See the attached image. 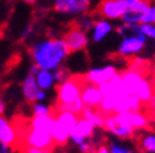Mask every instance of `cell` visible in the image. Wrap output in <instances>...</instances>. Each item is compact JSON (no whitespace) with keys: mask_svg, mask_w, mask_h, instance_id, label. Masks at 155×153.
<instances>
[{"mask_svg":"<svg viewBox=\"0 0 155 153\" xmlns=\"http://www.w3.org/2000/svg\"><path fill=\"white\" fill-rule=\"evenodd\" d=\"M95 21H96V18L92 15H90L89 12H86V14H83V15L76 17L75 26H78V27L81 28L85 32H90L91 28L95 25Z\"/></svg>","mask_w":155,"mask_h":153,"instance_id":"24","label":"cell"},{"mask_svg":"<svg viewBox=\"0 0 155 153\" xmlns=\"http://www.w3.org/2000/svg\"><path fill=\"white\" fill-rule=\"evenodd\" d=\"M121 75H122V80L124 83V88H126L128 94H135L137 88L139 87V85L145 79L143 72L135 70V69H132V67L123 71Z\"/></svg>","mask_w":155,"mask_h":153,"instance_id":"13","label":"cell"},{"mask_svg":"<svg viewBox=\"0 0 155 153\" xmlns=\"http://www.w3.org/2000/svg\"><path fill=\"white\" fill-rule=\"evenodd\" d=\"M36 81L37 85L41 89H51L55 85V79H54V73L52 70L47 69H38L36 73Z\"/></svg>","mask_w":155,"mask_h":153,"instance_id":"19","label":"cell"},{"mask_svg":"<svg viewBox=\"0 0 155 153\" xmlns=\"http://www.w3.org/2000/svg\"><path fill=\"white\" fill-rule=\"evenodd\" d=\"M51 135H52L54 145H58V146H64V145H67L70 141V133H69V131L57 119L54 120L53 126L51 129Z\"/></svg>","mask_w":155,"mask_h":153,"instance_id":"16","label":"cell"},{"mask_svg":"<svg viewBox=\"0 0 155 153\" xmlns=\"http://www.w3.org/2000/svg\"><path fill=\"white\" fill-rule=\"evenodd\" d=\"M41 88L38 87L36 81V75L32 72H28L22 82V94L27 102H36L37 93Z\"/></svg>","mask_w":155,"mask_h":153,"instance_id":"14","label":"cell"},{"mask_svg":"<svg viewBox=\"0 0 155 153\" xmlns=\"http://www.w3.org/2000/svg\"><path fill=\"white\" fill-rule=\"evenodd\" d=\"M54 142L51 135V131L32 129L28 126V130L25 133L24 147H36L43 149H52Z\"/></svg>","mask_w":155,"mask_h":153,"instance_id":"7","label":"cell"},{"mask_svg":"<svg viewBox=\"0 0 155 153\" xmlns=\"http://www.w3.org/2000/svg\"><path fill=\"white\" fill-rule=\"evenodd\" d=\"M80 115L84 117V118H86L95 127H104L105 126L106 114H104L99 108H89V107H85Z\"/></svg>","mask_w":155,"mask_h":153,"instance_id":"18","label":"cell"},{"mask_svg":"<svg viewBox=\"0 0 155 153\" xmlns=\"http://www.w3.org/2000/svg\"><path fill=\"white\" fill-rule=\"evenodd\" d=\"M148 41V38L142 33V34H128L122 37V39L117 47V53L121 56L128 58V56H134L139 54Z\"/></svg>","mask_w":155,"mask_h":153,"instance_id":"5","label":"cell"},{"mask_svg":"<svg viewBox=\"0 0 155 153\" xmlns=\"http://www.w3.org/2000/svg\"><path fill=\"white\" fill-rule=\"evenodd\" d=\"M147 104H148V108L151 111V114H155V93L151 95V98L148 101Z\"/></svg>","mask_w":155,"mask_h":153,"instance_id":"35","label":"cell"},{"mask_svg":"<svg viewBox=\"0 0 155 153\" xmlns=\"http://www.w3.org/2000/svg\"><path fill=\"white\" fill-rule=\"evenodd\" d=\"M57 12L67 16H80L90 12L94 0H52Z\"/></svg>","mask_w":155,"mask_h":153,"instance_id":"4","label":"cell"},{"mask_svg":"<svg viewBox=\"0 0 155 153\" xmlns=\"http://www.w3.org/2000/svg\"><path fill=\"white\" fill-rule=\"evenodd\" d=\"M142 16L143 14L137 11V10H134V9H130L128 8L126 10V12L123 14L122 16V22L124 23H129V25H137V23H140L142 22Z\"/></svg>","mask_w":155,"mask_h":153,"instance_id":"25","label":"cell"},{"mask_svg":"<svg viewBox=\"0 0 155 153\" xmlns=\"http://www.w3.org/2000/svg\"><path fill=\"white\" fill-rule=\"evenodd\" d=\"M140 23H155V3H150L149 8L142 16Z\"/></svg>","mask_w":155,"mask_h":153,"instance_id":"28","label":"cell"},{"mask_svg":"<svg viewBox=\"0 0 155 153\" xmlns=\"http://www.w3.org/2000/svg\"><path fill=\"white\" fill-rule=\"evenodd\" d=\"M123 2L127 4V6H128V8H130V6H133L135 3H137L138 0H123Z\"/></svg>","mask_w":155,"mask_h":153,"instance_id":"41","label":"cell"},{"mask_svg":"<svg viewBox=\"0 0 155 153\" xmlns=\"http://www.w3.org/2000/svg\"><path fill=\"white\" fill-rule=\"evenodd\" d=\"M5 109H6L5 102H4V99L2 97H0V115H3V114L5 113Z\"/></svg>","mask_w":155,"mask_h":153,"instance_id":"40","label":"cell"},{"mask_svg":"<svg viewBox=\"0 0 155 153\" xmlns=\"http://www.w3.org/2000/svg\"><path fill=\"white\" fill-rule=\"evenodd\" d=\"M0 2H2V0H0Z\"/></svg>","mask_w":155,"mask_h":153,"instance_id":"46","label":"cell"},{"mask_svg":"<svg viewBox=\"0 0 155 153\" xmlns=\"http://www.w3.org/2000/svg\"><path fill=\"white\" fill-rule=\"evenodd\" d=\"M81 99L85 107L99 108L104 99V94L99 86L92 85L85 80V82L81 83Z\"/></svg>","mask_w":155,"mask_h":153,"instance_id":"10","label":"cell"},{"mask_svg":"<svg viewBox=\"0 0 155 153\" xmlns=\"http://www.w3.org/2000/svg\"><path fill=\"white\" fill-rule=\"evenodd\" d=\"M110 151H111V153H135L134 151H132L127 147H123L121 145H117V143H111Z\"/></svg>","mask_w":155,"mask_h":153,"instance_id":"31","label":"cell"},{"mask_svg":"<svg viewBox=\"0 0 155 153\" xmlns=\"http://www.w3.org/2000/svg\"><path fill=\"white\" fill-rule=\"evenodd\" d=\"M22 3H25V4H30V5H32V4H35L37 0H21Z\"/></svg>","mask_w":155,"mask_h":153,"instance_id":"42","label":"cell"},{"mask_svg":"<svg viewBox=\"0 0 155 153\" xmlns=\"http://www.w3.org/2000/svg\"><path fill=\"white\" fill-rule=\"evenodd\" d=\"M32 114L33 115H49V114H52V110L48 105L43 104L42 102H36L32 105Z\"/></svg>","mask_w":155,"mask_h":153,"instance_id":"27","label":"cell"},{"mask_svg":"<svg viewBox=\"0 0 155 153\" xmlns=\"http://www.w3.org/2000/svg\"><path fill=\"white\" fill-rule=\"evenodd\" d=\"M54 117L69 131V133H71L75 130L78 119H79V115H76V114H74L69 110H57V114Z\"/></svg>","mask_w":155,"mask_h":153,"instance_id":"17","label":"cell"},{"mask_svg":"<svg viewBox=\"0 0 155 153\" xmlns=\"http://www.w3.org/2000/svg\"><path fill=\"white\" fill-rule=\"evenodd\" d=\"M57 110H69L80 115L85 108L81 99V83L74 77H69L67 81L59 83L57 88Z\"/></svg>","mask_w":155,"mask_h":153,"instance_id":"2","label":"cell"},{"mask_svg":"<svg viewBox=\"0 0 155 153\" xmlns=\"http://www.w3.org/2000/svg\"><path fill=\"white\" fill-rule=\"evenodd\" d=\"M63 39L65 41L70 53H76V52L84 50L89 44L87 32L83 31L81 28H79L75 25L69 27V30L65 32V34L63 37Z\"/></svg>","mask_w":155,"mask_h":153,"instance_id":"8","label":"cell"},{"mask_svg":"<svg viewBox=\"0 0 155 153\" xmlns=\"http://www.w3.org/2000/svg\"><path fill=\"white\" fill-rule=\"evenodd\" d=\"M30 54L36 66L54 71L64 64L70 52L63 38H45L31 47Z\"/></svg>","mask_w":155,"mask_h":153,"instance_id":"1","label":"cell"},{"mask_svg":"<svg viewBox=\"0 0 155 153\" xmlns=\"http://www.w3.org/2000/svg\"><path fill=\"white\" fill-rule=\"evenodd\" d=\"M143 102L135 94H127L118 102L117 107L114 109V113L120 111H140Z\"/></svg>","mask_w":155,"mask_h":153,"instance_id":"15","label":"cell"},{"mask_svg":"<svg viewBox=\"0 0 155 153\" xmlns=\"http://www.w3.org/2000/svg\"><path fill=\"white\" fill-rule=\"evenodd\" d=\"M154 93H155V82H154Z\"/></svg>","mask_w":155,"mask_h":153,"instance_id":"43","label":"cell"},{"mask_svg":"<svg viewBox=\"0 0 155 153\" xmlns=\"http://www.w3.org/2000/svg\"><path fill=\"white\" fill-rule=\"evenodd\" d=\"M129 124L134 130H143L149 125V119L140 111H129Z\"/></svg>","mask_w":155,"mask_h":153,"instance_id":"23","label":"cell"},{"mask_svg":"<svg viewBox=\"0 0 155 153\" xmlns=\"http://www.w3.org/2000/svg\"><path fill=\"white\" fill-rule=\"evenodd\" d=\"M53 73H54V79H55L57 83H62V82H64V81H67L69 79L68 70L65 67H63V66H61V67H58L57 70H54Z\"/></svg>","mask_w":155,"mask_h":153,"instance_id":"29","label":"cell"},{"mask_svg":"<svg viewBox=\"0 0 155 153\" xmlns=\"http://www.w3.org/2000/svg\"><path fill=\"white\" fill-rule=\"evenodd\" d=\"M54 120H55V117L52 115V114H49V115H33V118L30 120L28 126L32 129L51 131Z\"/></svg>","mask_w":155,"mask_h":153,"instance_id":"20","label":"cell"},{"mask_svg":"<svg viewBox=\"0 0 155 153\" xmlns=\"http://www.w3.org/2000/svg\"><path fill=\"white\" fill-rule=\"evenodd\" d=\"M31 33H32V26H26L25 30H24L22 33H21V37H22V38H26V37H28Z\"/></svg>","mask_w":155,"mask_h":153,"instance_id":"39","label":"cell"},{"mask_svg":"<svg viewBox=\"0 0 155 153\" xmlns=\"http://www.w3.org/2000/svg\"><path fill=\"white\" fill-rule=\"evenodd\" d=\"M140 30L148 39H155V23H140Z\"/></svg>","mask_w":155,"mask_h":153,"instance_id":"30","label":"cell"},{"mask_svg":"<svg viewBox=\"0 0 155 153\" xmlns=\"http://www.w3.org/2000/svg\"><path fill=\"white\" fill-rule=\"evenodd\" d=\"M95 126L84 117H79L78 119V124H76V127H75V132L80 133L81 136H84L86 140L94 136V132H95Z\"/></svg>","mask_w":155,"mask_h":153,"instance_id":"21","label":"cell"},{"mask_svg":"<svg viewBox=\"0 0 155 153\" xmlns=\"http://www.w3.org/2000/svg\"><path fill=\"white\" fill-rule=\"evenodd\" d=\"M148 2H150V3H151V2H153V0H148Z\"/></svg>","mask_w":155,"mask_h":153,"instance_id":"44","label":"cell"},{"mask_svg":"<svg viewBox=\"0 0 155 153\" xmlns=\"http://www.w3.org/2000/svg\"><path fill=\"white\" fill-rule=\"evenodd\" d=\"M113 25L107 18H99L95 21L94 27L91 28V41L94 43H101L104 42L106 38L113 32Z\"/></svg>","mask_w":155,"mask_h":153,"instance_id":"12","label":"cell"},{"mask_svg":"<svg viewBox=\"0 0 155 153\" xmlns=\"http://www.w3.org/2000/svg\"><path fill=\"white\" fill-rule=\"evenodd\" d=\"M0 153H14V149H12V147L5 146L0 142Z\"/></svg>","mask_w":155,"mask_h":153,"instance_id":"38","label":"cell"},{"mask_svg":"<svg viewBox=\"0 0 155 153\" xmlns=\"http://www.w3.org/2000/svg\"><path fill=\"white\" fill-rule=\"evenodd\" d=\"M94 153H111V151H110V147H107L105 145H101L94 151Z\"/></svg>","mask_w":155,"mask_h":153,"instance_id":"37","label":"cell"},{"mask_svg":"<svg viewBox=\"0 0 155 153\" xmlns=\"http://www.w3.org/2000/svg\"><path fill=\"white\" fill-rule=\"evenodd\" d=\"M47 98V93L45 89H40L37 93V97H36V102H43Z\"/></svg>","mask_w":155,"mask_h":153,"instance_id":"36","label":"cell"},{"mask_svg":"<svg viewBox=\"0 0 155 153\" xmlns=\"http://www.w3.org/2000/svg\"><path fill=\"white\" fill-rule=\"evenodd\" d=\"M104 129L113 133L116 137H120V139L132 137L134 133V129L129 124V111L107 114Z\"/></svg>","mask_w":155,"mask_h":153,"instance_id":"3","label":"cell"},{"mask_svg":"<svg viewBox=\"0 0 155 153\" xmlns=\"http://www.w3.org/2000/svg\"><path fill=\"white\" fill-rule=\"evenodd\" d=\"M78 147H79V151H80L81 153H94V151H92V147H91V145H90L87 141L83 142L81 145H79Z\"/></svg>","mask_w":155,"mask_h":153,"instance_id":"34","label":"cell"},{"mask_svg":"<svg viewBox=\"0 0 155 153\" xmlns=\"http://www.w3.org/2000/svg\"><path fill=\"white\" fill-rule=\"evenodd\" d=\"M18 141V132L15 125L4 115H0V142L9 147H15Z\"/></svg>","mask_w":155,"mask_h":153,"instance_id":"11","label":"cell"},{"mask_svg":"<svg viewBox=\"0 0 155 153\" xmlns=\"http://www.w3.org/2000/svg\"><path fill=\"white\" fill-rule=\"evenodd\" d=\"M153 94H154V85L149 80L144 79L143 82L137 88V91H135V95H137L143 103H148V101L151 98Z\"/></svg>","mask_w":155,"mask_h":153,"instance_id":"22","label":"cell"},{"mask_svg":"<svg viewBox=\"0 0 155 153\" xmlns=\"http://www.w3.org/2000/svg\"><path fill=\"white\" fill-rule=\"evenodd\" d=\"M118 73L117 69L112 65H106V66H101V67H94L91 70H89L85 73V80L92 85L100 86L107 81H110L113 76H116Z\"/></svg>","mask_w":155,"mask_h":153,"instance_id":"9","label":"cell"},{"mask_svg":"<svg viewBox=\"0 0 155 153\" xmlns=\"http://www.w3.org/2000/svg\"><path fill=\"white\" fill-rule=\"evenodd\" d=\"M154 73H155V67H154Z\"/></svg>","mask_w":155,"mask_h":153,"instance_id":"45","label":"cell"},{"mask_svg":"<svg viewBox=\"0 0 155 153\" xmlns=\"http://www.w3.org/2000/svg\"><path fill=\"white\" fill-rule=\"evenodd\" d=\"M0 34H2V33H0Z\"/></svg>","mask_w":155,"mask_h":153,"instance_id":"47","label":"cell"},{"mask_svg":"<svg viewBox=\"0 0 155 153\" xmlns=\"http://www.w3.org/2000/svg\"><path fill=\"white\" fill-rule=\"evenodd\" d=\"M127 9L128 6L123 0H101L96 6V12L110 21H116L121 20Z\"/></svg>","mask_w":155,"mask_h":153,"instance_id":"6","label":"cell"},{"mask_svg":"<svg viewBox=\"0 0 155 153\" xmlns=\"http://www.w3.org/2000/svg\"><path fill=\"white\" fill-rule=\"evenodd\" d=\"M22 153H52V152H51V149L36 148V147H24Z\"/></svg>","mask_w":155,"mask_h":153,"instance_id":"33","label":"cell"},{"mask_svg":"<svg viewBox=\"0 0 155 153\" xmlns=\"http://www.w3.org/2000/svg\"><path fill=\"white\" fill-rule=\"evenodd\" d=\"M140 147L144 152L155 153V133L144 135L140 140Z\"/></svg>","mask_w":155,"mask_h":153,"instance_id":"26","label":"cell"},{"mask_svg":"<svg viewBox=\"0 0 155 153\" xmlns=\"http://www.w3.org/2000/svg\"><path fill=\"white\" fill-rule=\"evenodd\" d=\"M70 141L73 142V143H75V145H81L83 142H85L86 141V139L84 137V136H81L80 133H78V132H75V131H73L71 133H70Z\"/></svg>","mask_w":155,"mask_h":153,"instance_id":"32","label":"cell"}]
</instances>
